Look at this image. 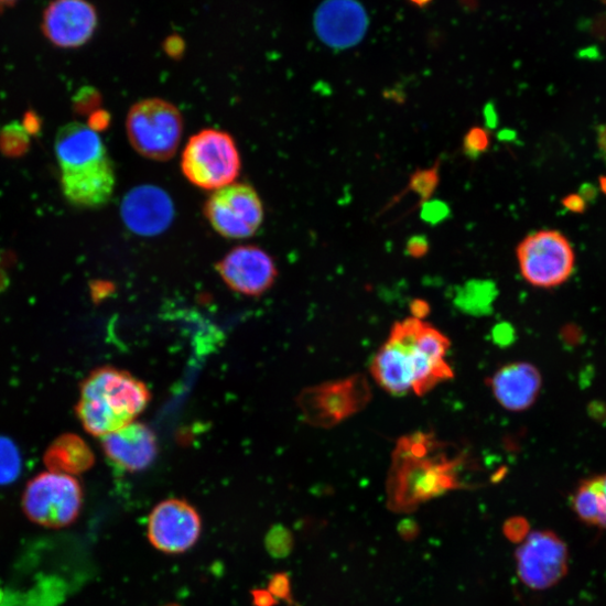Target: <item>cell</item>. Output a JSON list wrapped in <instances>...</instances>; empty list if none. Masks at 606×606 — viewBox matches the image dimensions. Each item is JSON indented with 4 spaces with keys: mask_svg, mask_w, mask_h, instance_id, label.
Returning <instances> with one entry per match:
<instances>
[{
    "mask_svg": "<svg viewBox=\"0 0 606 606\" xmlns=\"http://www.w3.org/2000/svg\"><path fill=\"white\" fill-rule=\"evenodd\" d=\"M450 348V339L437 328L410 317L392 327L372 360L371 375L392 396L413 392L422 397L454 378L445 359Z\"/></svg>",
    "mask_w": 606,
    "mask_h": 606,
    "instance_id": "obj_1",
    "label": "cell"
},
{
    "mask_svg": "<svg viewBox=\"0 0 606 606\" xmlns=\"http://www.w3.org/2000/svg\"><path fill=\"white\" fill-rule=\"evenodd\" d=\"M468 455L430 433L400 439L387 480L388 506L409 512L420 505L464 487L462 475Z\"/></svg>",
    "mask_w": 606,
    "mask_h": 606,
    "instance_id": "obj_2",
    "label": "cell"
},
{
    "mask_svg": "<svg viewBox=\"0 0 606 606\" xmlns=\"http://www.w3.org/2000/svg\"><path fill=\"white\" fill-rule=\"evenodd\" d=\"M55 154L67 201L80 208H100L112 196L115 171L107 149L91 128L71 123L57 132Z\"/></svg>",
    "mask_w": 606,
    "mask_h": 606,
    "instance_id": "obj_3",
    "label": "cell"
},
{
    "mask_svg": "<svg viewBox=\"0 0 606 606\" xmlns=\"http://www.w3.org/2000/svg\"><path fill=\"white\" fill-rule=\"evenodd\" d=\"M150 401L142 381L127 371L104 367L83 382L76 412L85 431L101 439L134 422Z\"/></svg>",
    "mask_w": 606,
    "mask_h": 606,
    "instance_id": "obj_4",
    "label": "cell"
},
{
    "mask_svg": "<svg viewBox=\"0 0 606 606\" xmlns=\"http://www.w3.org/2000/svg\"><path fill=\"white\" fill-rule=\"evenodd\" d=\"M127 130L130 143L142 156L153 161L172 159L184 134V118L171 102L150 98L129 111Z\"/></svg>",
    "mask_w": 606,
    "mask_h": 606,
    "instance_id": "obj_5",
    "label": "cell"
},
{
    "mask_svg": "<svg viewBox=\"0 0 606 606\" xmlns=\"http://www.w3.org/2000/svg\"><path fill=\"white\" fill-rule=\"evenodd\" d=\"M240 166L234 139L219 130L208 129L197 133L182 153V172L191 184L205 191H219L231 185Z\"/></svg>",
    "mask_w": 606,
    "mask_h": 606,
    "instance_id": "obj_6",
    "label": "cell"
},
{
    "mask_svg": "<svg viewBox=\"0 0 606 606\" xmlns=\"http://www.w3.org/2000/svg\"><path fill=\"white\" fill-rule=\"evenodd\" d=\"M83 501V488L75 476L50 470L29 481L23 509L34 523L57 529L76 521Z\"/></svg>",
    "mask_w": 606,
    "mask_h": 606,
    "instance_id": "obj_7",
    "label": "cell"
},
{
    "mask_svg": "<svg viewBox=\"0 0 606 606\" xmlns=\"http://www.w3.org/2000/svg\"><path fill=\"white\" fill-rule=\"evenodd\" d=\"M517 259L523 279L541 289L564 284L575 270L573 247L558 230H540L527 236L517 249Z\"/></svg>",
    "mask_w": 606,
    "mask_h": 606,
    "instance_id": "obj_8",
    "label": "cell"
},
{
    "mask_svg": "<svg viewBox=\"0 0 606 606\" xmlns=\"http://www.w3.org/2000/svg\"><path fill=\"white\" fill-rule=\"evenodd\" d=\"M372 400L367 377L355 375L307 389L299 397V407L315 428L331 429L366 409Z\"/></svg>",
    "mask_w": 606,
    "mask_h": 606,
    "instance_id": "obj_9",
    "label": "cell"
},
{
    "mask_svg": "<svg viewBox=\"0 0 606 606\" xmlns=\"http://www.w3.org/2000/svg\"><path fill=\"white\" fill-rule=\"evenodd\" d=\"M517 572L521 582L532 589H548L567 574L570 552L566 542L555 532H529L516 553Z\"/></svg>",
    "mask_w": 606,
    "mask_h": 606,
    "instance_id": "obj_10",
    "label": "cell"
},
{
    "mask_svg": "<svg viewBox=\"0 0 606 606\" xmlns=\"http://www.w3.org/2000/svg\"><path fill=\"white\" fill-rule=\"evenodd\" d=\"M213 228L231 239L255 236L264 220L263 203L247 184H231L210 196L205 208Z\"/></svg>",
    "mask_w": 606,
    "mask_h": 606,
    "instance_id": "obj_11",
    "label": "cell"
},
{
    "mask_svg": "<svg viewBox=\"0 0 606 606\" xmlns=\"http://www.w3.org/2000/svg\"><path fill=\"white\" fill-rule=\"evenodd\" d=\"M202 533V519L187 501L169 499L158 505L149 518L148 535L165 554H181L194 548Z\"/></svg>",
    "mask_w": 606,
    "mask_h": 606,
    "instance_id": "obj_12",
    "label": "cell"
},
{
    "mask_svg": "<svg viewBox=\"0 0 606 606\" xmlns=\"http://www.w3.org/2000/svg\"><path fill=\"white\" fill-rule=\"evenodd\" d=\"M97 28V10L88 0H51L41 24L46 40L58 48L84 46Z\"/></svg>",
    "mask_w": 606,
    "mask_h": 606,
    "instance_id": "obj_13",
    "label": "cell"
},
{
    "mask_svg": "<svg viewBox=\"0 0 606 606\" xmlns=\"http://www.w3.org/2000/svg\"><path fill=\"white\" fill-rule=\"evenodd\" d=\"M216 270L230 290L248 296L262 295L278 277L273 259L256 246L232 249L217 263Z\"/></svg>",
    "mask_w": 606,
    "mask_h": 606,
    "instance_id": "obj_14",
    "label": "cell"
},
{
    "mask_svg": "<svg viewBox=\"0 0 606 606\" xmlns=\"http://www.w3.org/2000/svg\"><path fill=\"white\" fill-rule=\"evenodd\" d=\"M317 36L327 46L346 50L366 36L369 17L357 0H325L314 20Z\"/></svg>",
    "mask_w": 606,
    "mask_h": 606,
    "instance_id": "obj_15",
    "label": "cell"
},
{
    "mask_svg": "<svg viewBox=\"0 0 606 606\" xmlns=\"http://www.w3.org/2000/svg\"><path fill=\"white\" fill-rule=\"evenodd\" d=\"M120 215L131 231L139 236L152 237L171 226L174 206L164 191L144 185L134 188L125 197Z\"/></svg>",
    "mask_w": 606,
    "mask_h": 606,
    "instance_id": "obj_16",
    "label": "cell"
},
{
    "mask_svg": "<svg viewBox=\"0 0 606 606\" xmlns=\"http://www.w3.org/2000/svg\"><path fill=\"white\" fill-rule=\"evenodd\" d=\"M102 451L119 469L136 473L148 468L158 455V441L147 424L132 422L101 437Z\"/></svg>",
    "mask_w": 606,
    "mask_h": 606,
    "instance_id": "obj_17",
    "label": "cell"
},
{
    "mask_svg": "<svg viewBox=\"0 0 606 606\" xmlns=\"http://www.w3.org/2000/svg\"><path fill=\"white\" fill-rule=\"evenodd\" d=\"M495 398L507 410L522 412L537 401L542 377L530 362L516 361L498 370L489 382Z\"/></svg>",
    "mask_w": 606,
    "mask_h": 606,
    "instance_id": "obj_18",
    "label": "cell"
},
{
    "mask_svg": "<svg viewBox=\"0 0 606 606\" xmlns=\"http://www.w3.org/2000/svg\"><path fill=\"white\" fill-rule=\"evenodd\" d=\"M44 464L51 472L78 475L95 464V455L78 435L66 434L56 439L46 450Z\"/></svg>",
    "mask_w": 606,
    "mask_h": 606,
    "instance_id": "obj_19",
    "label": "cell"
},
{
    "mask_svg": "<svg viewBox=\"0 0 606 606\" xmlns=\"http://www.w3.org/2000/svg\"><path fill=\"white\" fill-rule=\"evenodd\" d=\"M576 517L587 526L606 530V473L582 480L572 497Z\"/></svg>",
    "mask_w": 606,
    "mask_h": 606,
    "instance_id": "obj_20",
    "label": "cell"
},
{
    "mask_svg": "<svg viewBox=\"0 0 606 606\" xmlns=\"http://www.w3.org/2000/svg\"><path fill=\"white\" fill-rule=\"evenodd\" d=\"M498 290L490 281H469L459 286L454 303L457 310L473 317L489 316L495 311Z\"/></svg>",
    "mask_w": 606,
    "mask_h": 606,
    "instance_id": "obj_21",
    "label": "cell"
},
{
    "mask_svg": "<svg viewBox=\"0 0 606 606\" xmlns=\"http://www.w3.org/2000/svg\"><path fill=\"white\" fill-rule=\"evenodd\" d=\"M22 472V456L17 444L0 436V485L15 481Z\"/></svg>",
    "mask_w": 606,
    "mask_h": 606,
    "instance_id": "obj_22",
    "label": "cell"
},
{
    "mask_svg": "<svg viewBox=\"0 0 606 606\" xmlns=\"http://www.w3.org/2000/svg\"><path fill=\"white\" fill-rule=\"evenodd\" d=\"M30 149V134L23 126L12 123L0 131V151L9 158L23 156Z\"/></svg>",
    "mask_w": 606,
    "mask_h": 606,
    "instance_id": "obj_23",
    "label": "cell"
},
{
    "mask_svg": "<svg viewBox=\"0 0 606 606\" xmlns=\"http://www.w3.org/2000/svg\"><path fill=\"white\" fill-rule=\"evenodd\" d=\"M292 545L291 533L281 526L274 527L267 537L268 551L275 558L286 556L291 552Z\"/></svg>",
    "mask_w": 606,
    "mask_h": 606,
    "instance_id": "obj_24",
    "label": "cell"
},
{
    "mask_svg": "<svg viewBox=\"0 0 606 606\" xmlns=\"http://www.w3.org/2000/svg\"><path fill=\"white\" fill-rule=\"evenodd\" d=\"M439 182V175L436 171H421L420 173L414 174L411 185L412 188L418 195L422 198H428L435 191Z\"/></svg>",
    "mask_w": 606,
    "mask_h": 606,
    "instance_id": "obj_25",
    "label": "cell"
},
{
    "mask_svg": "<svg viewBox=\"0 0 606 606\" xmlns=\"http://www.w3.org/2000/svg\"><path fill=\"white\" fill-rule=\"evenodd\" d=\"M490 138L487 131L475 128L472 129L465 137L464 149L470 156H476L489 148Z\"/></svg>",
    "mask_w": 606,
    "mask_h": 606,
    "instance_id": "obj_26",
    "label": "cell"
},
{
    "mask_svg": "<svg viewBox=\"0 0 606 606\" xmlns=\"http://www.w3.org/2000/svg\"><path fill=\"white\" fill-rule=\"evenodd\" d=\"M98 102V94L91 88L80 89L74 98V108L78 113L85 115Z\"/></svg>",
    "mask_w": 606,
    "mask_h": 606,
    "instance_id": "obj_27",
    "label": "cell"
},
{
    "mask_svg": "<svg viewBox=\"0 0 606 606\" xmlns=\"http://www.w3.org/2000/svg\"><path fill=\"white\" fill-rule=\"evenodd\" d=\"M269 592L275 597L291 602L290 581L286 574L274 575L269 585Z\"/></svg>",
    "mask_w": 606,
    "mask_h": 606,
    "instance_id": "obj_28",
    "label": "cell"
},
{
    "mask_svg": "<svg viewBox=\"0 0 606 606\" xmlns=\"http://www.w3.org/2000/svg\"><path fill=\"white\" fill-rule=\"evenodd\" d=\"M493 338L498 346H510L516 339L515 328L507 323H501L494 328Z\"/></svg>",
    "mask_w": 606,
    "mask_h": 606,
    "instance_id": "obj_29",
    "label": "cell"
},
{
    "mask_svg": "<svg viewBox=\"0 0 606 606\" xmlns=\"http://www.w3.org/2000/svg\"><path fill=\"white\" fill-rule=\"evenodd\" d=\"M506 533L512 540H523L529 533L528 522L522 518H515L506 524Z\"/></svg>",
    "mask_w": 606,
    "mask_h": 606,
    "instance_id": "obj_30",
    "label": "cell"
},
{
    "mask_svg": "<svg viewBox=\"0 0 606 606\" xmlns=\"http://www.w3.org/2000/svg\"><path fill=\"white\" fill-rule=\"evenodd\" d=\"M430 245L426 238L421 236L412 237L407 245V252L412 258H422L428 255Z\"/></svg>",
    "mask_w": 606,
    "mask_h": 606,
    "instance_id": "obj_31",
    "label": "cell"
},
{
    "mask_svg": "<svg viewBox=\"0 0 606 606\" xmlns=\"http://www.w3.org/2000/svg\"><path fill=\"white\" fill-rule=\"evenodd\" d=\"M447 207L439 202L428 204L426 206H424L422 213L423 218L431 223L441 221L447 216Z\"/></svg>",
    "mask_w": 606,
    "mask_h": 606,
    "instance_id": "obj_32",
    "label": "cell"
},
{
    "mask_svg": "<svg viewBox=\"0 0 606 606\" xmlns=\"http://www.w3.org/2000/svg\"><path fill=\"white\" fill-rule=\"evenodd\" d=\"M411 313H412V317L422 321L430 315L431 307L426 301L414 300L411 303Z\"/></svg>",
    "mask_w": 606,
    "mask_h": 606,
    "instance_id": "obj_33",
    "label": "cell"
},
{
    "mask_svg": "<svg viewBox=\"0 0 606 606\" xmlns=\"http://www.w3.org/2000/svg\"><path fill=\"white\" fill-rule=\"evenodd\" d=\"M565 208L573 213H583L586 208L585 201L580 195H571L563 201Z\"/></svg>",
    "mask_w": 606,
    "mask_h": 606,
    "instance_id": "obj_34",
    "label": "cell"
},
{
    "mask_svg": "<svg viewBox=\"0 0 606 606\" xmlns=\"http://www.w3.org/2000/svg\"><path fill=\"white\" fill-rule=\"evenodd\" d=\"M166 52L171 55H177L185 48V42L177 35H172L164 42Z\"/></svg>",
    "mask_w": 606,
    "mask_h": 606,
    "instance_id": "obj_35",
    "label": "cell"
},
{
    "mask_svg": "<svg viewBox=\"0 0 606 606\" xmlns=\"http://www.w3.org/2000/svg\"><path fill=\"white\" fill-rule=\"evenodd\" d=\"M255 603L257 606H274L275 597L269 591H255Z\"/></svg>",
    "mask_w": 606,
    "mask_h": 606,
    "instance_id": "obj_36",
    "label": "cell"
},
{
    "mask_svg": "<svg viewBox=\"0 0 606 606\" xmlns=\"http://www.w3.org/2000/svg\"><path fill=\"white\" fill-rule=\"evenodd\" d=\"M41 121L35 113L28 112L24 117L23 128L29 134H36L40 131Z\"/></svg>",
    "mask_w": 606,
    "mask_h": 606,
    "instance_id": "obj_37",
    "label": "cell"
},
{
    "mask_svg": "<svg viewBox=\"0 0 606 606\" xmlns=\"http://www.w3.org/2000/svg\"><path fill=\"white\" fill-rule=\"evenodd\" d=\"M592 32L596 37L606 39V14L599 17L593 23Z\"/></svg>",
    "mask_w": 606,
    "mask_h": 606,
    "instance_id": "obj_38",
    "label": "cell"
},
{
    "mask_svg": "<svg viewBox=\"0 0 606 606\" xmlns=\"http://www.w3.org/2000/svg\"><path fill=\"white\" fill-rule=\"evenodd\" d=\"M597 190L591 184H585L580 190V196L585 201V203L594 202L597 198Z\"/></svg>",
    "mask_w": 606,
    "mask_h": 606,
    "instance_id": "obj_39",
    "label": "cell"
},
{
    "mask_svg": "<svg viewBox=\"0 0 606 606\" xmlns=\"http://www.w3.org/2000/svg\"><path fill=\"white\" fill-rule=\"evenodd\" d=\"M597 144L603 159L606 161V126L598 128Z\"/></svg>",
    "mask_w": 606,
    "mask_h": 606,
    "instance_id": "obj_40",
    "label": "cell"
},
{
    "mask_svg": "<svg viewBox=\"0 0 606 606\" xmlns=\"http://www.w3.org/2000/svg\"><path fill=\"white\" fill-rule=\"evenodd\" d=\"M409 2L419 9H424L432 4L433 0H409Z\"/></svg>",
    "mask_w": 606,
    "mask_h": 606,
    "instance_id": "obj_41",
    "label": "cell"
},
{
    "mask_svg": "<svg viewBox=\"0 0 606 606\" xmlns=\"http://www.w3.org/2000/svg\"><path fill=\"white\" fill-rule=\"evenodd\" d=\"M19 0H0V11L14 7Z\"/></svg>",
    "mask_w": 606,
    "mask_h": 606,
    "instance_id": "obj_42",
    "label": "cell"
},
{
    "mask_svg": "<svg viewBox=\"0 0 606 606\" xmlns=\"http://www.w3.org/2000/svg\"><path fill=\"white\" fill-rule=\"evenodd\" d=\"M600 191L606 195V176L599 177Z\"/></svg>",
    "mask_w": 606,
    "mask_h": 606,
    "instance_id": "obj_43",
    "label": "cell"
},
{
    "mask_svg": "<svg viewBox=\"0 0 606 606\" xmlns=\"http://www.w3.org/2000/svg\"><path fill=\"white\" fill-rule=\"evenodd\" d=\"M600 2L606 6V0H600Z\"/></svg>",
    "mask_w": 606,
    "mask_h": 606,
    "instance_id": "obj_44",
    "label": "cell"
}]
</instances>
